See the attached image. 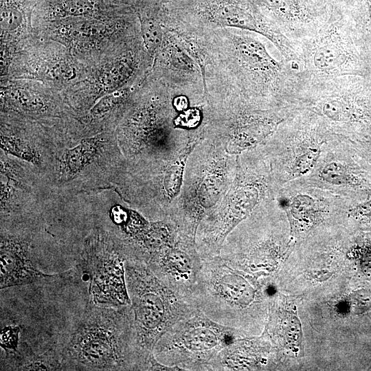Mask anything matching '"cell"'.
Segmentation results:
<instances>
[{"label":"cell","instance_id":"obj_5","mask_svg":"<svg viewBox=\"0 0 371 371\" xmlns=\"http://www.w3.org/2000/svg\"><path fill=\"white\" fill-rule=\"evenodd\" d=\"M128 249L99 239L89 241L83 258V268L89 277V295L95 305L124 307L131 305L125 262Z\"/></svg>","mask_w":371,"mask_h":371},{"label":"cell","instance_id":"obj_13","mask_svg":"<svg viewBox=\"0 0 371 371\" xmlns=\"http://www.w3.org/2000/svg\"><path fill=\"white\" fill-rule=\"evenodd\" d=\"M346 38L335 29L327 30L317 39L312 51L314 67L324 74L345 69L353 54Z\"/></svg>","mask_w":371,"mask_h":371},{"label":"cell","instance_id":"obj_11","mask_svg":"<svg viewBox=\"0 0 371 371\" xmlns=\"http://www.w3.org/2000/svg\"><path fill=\"white\" fill-rule=\"evenodd\" d=\"M262 334L282 348L297 355L302 352V331L293 302L278 295L269 304Z\"/></svg>","mask_w":371,"mask_h":371},{"label":"cell","instance_id":"obj_24","mask_svg":"<svg viewBox=\"0 0 371 371\" xmlns=\"http://www.w3.org/2000/svg\"><path fill=\"white\" fill-rule=\"evenodd\" d=\"M20 327L18 326H8L1 329L0 335L1 347L7 353H14L16 351L19 341Z\"/></svg>","mask_w":371,"mask_h":371},{"label":"cell","instance_id":"obj_25","mask_svg":"<svg viewBox=\"0 0 371 371\" xmlns=\"http://www.w3.org/2000/svg\"><path fill=\"white\" fill-rule=\"evenodd\" d=\"M10 95L20 105L30 110H37L42 106V103L38 98L25 89H12L10 91Z\"/></svg>","mask_w":371,"mask_h":371},{"label":"cell","instance_id":"obj_3","mask_svg":"<svg viewBox=\"0 0 371 371\" xmlns=\"http://www.w3.org/2000/svg\"><path fill=\"white\" fill-rule=\"evenodd\" d=\"M202 260L190 302L212 321L240 330V314L258 300L257 282L252 276L231 267L220 256Z\"/></svg>","mask_w":371,"mask_h":371},{"label":"cell","instance_id":"obj_15","mask_svg":"<svg viewBox=\"0 0 371 371\" xmlns=\"http://www.w3.org/2000/svg\"><path fill=\"white\" fill-rule=\"evenodd\" d=\"M99 143L96 137L85 139L76 147L66 150L61 159L63 172L68 175L79 172L95 156Z\"/></svg>","mask_w":371,"mask_h":371},{"label":"cell","instance_id":"obj_16","mask_svg":"<svg viewBox=\"0 0 371 371\" xmlns=\"http://www.w3.org/2000/svg\"><path fill=\"white\" fill-rule=\"evenodd\" d=\"M317 108L324 117L336 124L348 122L355 117L353 105L341 97L326 98L320 102Z\"/></svg>","mask_w":371,"mask_h":371},{"label":"cell","instance_id":"obj_23","mask_svg":"<svg viewBox=\"0 0 371 371\" xmlns=\"http://www.w3.org/2000/svg\"><path fill=\"white\" fill-rule=\"evenodd\" d=\"M1 27L5 31H13L19 27L23 15L19 8L14 5H4L1 8Z\"/></svg>","mask_w":371,"mask_h":371},{"label":"cell","instance_id":"obj_12","mask_svg":"<svg viewBox=\"0 0 371 371\" xmlns=\"http://www.w3.org/2000/svg\"><path fill=\"white\" fill-rule=\"evenodd\" d=\"M260 337H241L225 347L212 361L209 370H243L260 368L265 364L269 342Z\"/></svg>","mask_w":371,"mask_h":371},{"label":"cell","instance_id":"obj_1","mask_svg":"<svg viewBox=\"0 0 371 371\" xmlns=\"http://www.w3.org/2000/svg\"><path fill=\"white\" fill-rule=\"evenodd\" d=\"M58 353L64 370H146L131 305L115 308L91 303Z\"/></svg>","mask_w":371,"mask_h":371},{"label":"cell","instance_id":"obj_20","mask_svg":"<svg viewBox=\"0 0 371 371\" xmlns=\"http://www.w3.org/2000/svg\"><path fill=\"white\" fill-rule=\"evenodd\" d=\"M275 14L286 19L300 18L302 11L297 0H260Z\"/></svg>","mask_w":371,"mask_h":371},{"label":"cell","instance_id":"obj_7","mask_svg":"<svg viewBox=\"0 0 371 371\" xmlns=\"http://www.w3.org/2000/svg\"><path fill=\"white\" fill-rule=\"evenodd\" d=\"M203 8L199 11L197 21L175 30L190 34L223 27L254 32L271 41L286 60L297 58L287 38L278 29L254 15L247 7L232 1L214 0Z\"/></svg>","mask_w":371,"mask_h":371},{"label":"cell","instance_id":"obj_8","mask_svg":"<svg viewBox=\"0 0 371 371\" xmlns=\"http://www.w3.org/2000/svg\"><path fill=\"white\" fill-rule=\"evenodd\" d=\"M202 262L194 240L182 235L153 254L146 264L161 282L190 302Z\"/></svg>","mask_w":371,"mask_h":371},{"label":"cell","instance_id":"obj_17","mask_svg":"<svg viewBox=\"0 0 371 371\" xmlns=\"http://www.w3.org/2000/svg\"><path fill=\"white\" fill-rule=\"evenodd\" d=\"M163 20L144 17L140 19V32L145 50L150 58L156 56L164 39Z\"/></svg>","mask_w":371,"mask_h":371},{"label":"cell","instance_id":"obj_2","mask_svg":"<svg viewBox=\"0 0 371 371\" xmlns=\"http://www.w3.org/2000/svg\"><path fill=\"white\" fill-rule=\"evenodd\" d=\"M125 278L137 344L146 370H151L156 361L153 350L158 340L175 324L192 317L199 310L161 282L139 258H127Z\"/></svg>","mask_w":371,"mask_h":371},{"label":"cell","instance_id":"obj_9","mask_svg":"<svg viewBox=\"0 0 371 371\" xmlns=\"http://www.w3.org/2000/svg\"><path fill=\"white\" fill-rule=\"evenodd\" d=\"M331 139L315 131L298 133L277 146L274 166L278 187L308 176L315 169L323 148Z\"/></svg>","mask_w":371,"mask_h":371},{"label":"cell","instance_id":"obj_4","mask_svg":"<svg viewBox=\"0 0 371 371\" xmlns=\"http://www.w3.org/2000/svg\"><path fill=\"white\" fill-rule=\"evenodd\" d=\"M241 337L247 336L199 311L170 327L157 342L153 355L166 370H209L217 355Z\"/></svg>","mask_w":371,"mask_h":371},{"label":"cell","instance_id":"obj_22","mask_svg":"<svg viewBox=\"0 0 371 371\" xmlns=\"http://www.w3.org/2000/svg\"><path fill=\"white\" fill-rule=\"evenodd\" d=\"M94 8L92 0H66L58 8L61 16H82L91 12Z\"/></svg>","mask_w":371,"mask_h":371},{"label":"cell","instance_id":"obj_27","mask_svg":"<svg viewBox=\"0 0 371 371\" xmlns=\"http://www.w3.org/2000/svg\"><path fill=\"white\" fill-rule=\"evenodd\" d=\"M366 3L368 6L369 19H370V22L371 25V0H366Z\"/></svg>","mask_w":371,"mask_h":371},{"label":"cell","instance_id":"obj_19","mask_svg":"<svg viewBox=\"0 0 371 371\" xmlns=\"http://www.w3.org/2000/svg\"><path fill=\"white\" fill-rule=\"evenodd\" d=\"M1 148L4 150L34 164L39 161L36 150L28 143L15 137H1Z\"/></svg>","mask_w":371,"mask_h":371},{"label":"cell","instance_id":"obj_26","mask_svg":"<svg viewBox=\"0 0 371 371\" xmlns=\"http://www.w3.org/2000/svg\"><path fill=\"white\" fill-rule=\"evenodd\" d=\"M347 216L360 221H371V199L354 205L346 210Z\"/></svg>","mask_w":371,"mask_h":371},{"label":"cell","instance_id":"obj_18","mask_svg":"<svg viewBox=\"0 0 371 371\" xmlns=\"http://www.w3.org/2000/svg\"><path fill=\"white\" fill-rule=\"evenodd\" d=\"M371 307V293L366 290L355 291L340 299L335 304L339 315L359 314Z\"/></svg>","mask_w":371,"mask_h":371},{"label":"cell","instance_id":"obj_21","mask_svg":"<svg viewBox=\"0 0 371 371\" xmlns=\"http://www.w3.org/2000/svg\"><path fill=\"white\" fill-rule=\"evenodd\" d=\"M129 89L124 88L113 91L102 98L91 109V113L94 115L105 113L116 106L127 96Z\"/></svg>","mask_w":371,"mask_h":371},{"label":"cell","instance_id":"obj_6","mask_svg":"<svg viewBox=\"0 0 371 371\" xmlns=\"http://www.w3.org/2000/svg\"><path fill=\"white\" fill-rule=\"evenodd\" d=\"M276 201L287 218L293 245L306 237L332 214L341 212L344 197L295 180L277 189Z\"/></svg>","mask_w":371,"mask_h":371},{"label":"cell","instance_id":"obj_10","mask_svg":"<svg viewBox=\"0 0 371 371\" xmlns=\"http://www.w3.org/2000/svg\"><path fill=\"white\" fill-rule=\"evenodd\" d=\"M0 289L41 282L56 274L43 273L33 262L27 244L14 236H1Z\"/></svg>","mask_w":371,"mask_h":371},{"label":"cell","instance_id":"obj_14","mask_svg":"<svg viewBox=\"0 0 371 371\" xmlns=\"http://www.w3.org/2000/svg\"><path fill=\"white\" fill-rule=\"evenodd\" d=\"M138 62L135 55L128 53L109 65L103 71L101 82L107 89H115L131 79L136 74Z\"/></svg>","mask_w":371,"mask_h":371}]
</instances>
